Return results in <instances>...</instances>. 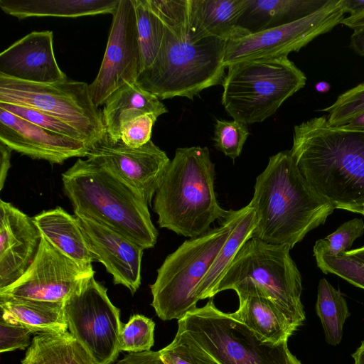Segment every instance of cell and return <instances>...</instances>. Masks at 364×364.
I'll return each instance as SVG.
<instances>
[{
	"mask_svg": "<svg viewBox=\"0 0 364 364\" xmlns=\"http://www.w3.org/2000/svg\"><path fill=\"white\" fill-rule=\"evenodd\" d=\"M112 21L99 72L89 85L94 103L105 104L109 96L126 83H136L141 58L134 0H120Z\"/></svg>",
	"mask_w": 364,
	"mask_h": 364,
	"instance_id": "obj_14",
	"label": "cell"
},
{
	"mask_svg": "<svg viewBox=\"0 0 364 364\" xmlns=\"http://www.w3.org/2000/svg\"><path fill=\"white\" fill-rule=\"evenodd\" d=\"M289 364H302L299 360H298L295 355H294L292 353L290 357V362Z\"/></svg>",
	"mask_w": 364,
	"mask_h": 364,
	"instance_id": "obj_48",
	"label": "cell"
},
{
	"mask_svg": "<svg viewBox=\"0 0 364 364\" xmlns=\"http://www.w3.org/2000/svg\"><path fill=\"white\" fill-rule=\"evenodd\" d=\"M364 233V222L355 218L341 225L333 233L317 240L314 256H340L350 250L354 241Z\"/></svg>",
	"mask_w": 364,
	"mask_h": 364,
	"instance_id": "obj_33",
	"label": "cell"
},
{
	"mask_svg": "<svg viewBox=\"0 0 364 364\" xmlns=\"http://www.w3.org/2000/svg\"><path fill=\"white\" fill-rule=\"evenodd\" d=\"M346 13L354 16L364 12V0H341Z\"/></svg>",
	"mask_w": 364,
	"mask_h": 364,
	"instance_id": "obj_42",
	"label": "cell"
},
{
	"mask_svg": "<svg viewBox=\"0 0 364 364\" xmlns=\"http://www.w3.org/2000/svg\"><path fill=\"white\" fill-rule=\"evenodd\" d=\"M327 112V121L332 126L341 127L364 112V83L340 95L330 106L321 109Z\"/></svg>",
	"mask_w": 364,
	"mask_h": 364,
	"instance_id": "obj_34",
	"label": "cell"
},
{
	"mask_svg": "<svg viewBox=\"0 0 364 364\" xmlns=\"http://www.w3.org/2000/svg\"><path fill=\"white\" fill-rule=\"evenodd\" d=\"M343 254L364 264V246L350 250Z\"/></svg>",
	"mask_w": 364,
	"mask_h": 364,
	"instance_id": "obj_45",
	"label": "cell"
},
{
	"mask_svg": "<svg viewBox=\"0 0 364 364\" xmlns=\"http://www.w3.org/2000/svg\"><path fill=\"white\" fill-rule=\"evenodd\" d=\"M214 180L215 164L206 146L178 148L154 196L159 227L193 238L225 218L229 210L218 202Z\"/></svg>",
	"mask_w": 364,
	"mask_h": 364,
	"instance_id": "obj_3",
	"label": "cell"
},
{
	"mask_svg": "<svg viewBox=\"0 0 364 364\" xmlns=\"http://www.w3.org/2000/svg\"><path fill=\"white\" fill-rule=\"evenodd\" d=\"M86 157L135 190L148 205L171 161L151 140L139 148H131L121 139L112 140L107 133L90 149Z\"/></svg>",
	"mask_w": 364,
	"mask_h": 364,
	"instance_id": "obj_15",
	"label": "cell"
},
{
	"mask_svg": "<svg viewBox=\"0 0 364 364\" xmlns=\"http://www.w3.org/2000/svg\"><path fill=\"white\" fill-rule=\"evenodd\" d=\"M290 151L303 176L336 209L364 208L363 130L314 117L294 127Z\"/></svg>",
	"mask_w": 364,
	"mask_h": 364,
	"instance_id": "obj_1",
	"label": "cell"
},
{
	"mask_svg": "<svg viewBox=\"0 0 364 364\" xmlns=\"http://www.w3.org/2000/svg\"><path fill=\"white\" fill-rule=\"evenodd\" d=\"M120 0H0V8L19 20L29 17L77 18L113 14Z\"/></svg>",
	"mask_w": 364,
	"mask_h": 364,
	"instance_id": "obj_26",
	"label": "cell"
},
{
	"mask_svg": "<svg viewBox=\"0 0 364 364\" xmlns=\"http://www.w3.org/2000/svg\"><path fill=\"white\" fill-rule=\"evenodd\" d=\"M219 227L183 242L168 255L150 286L151 305L163 321L180 319L196 308L195 291L231 232L224 218Z\"/></svg>",
	"mask_w": 364,
	"mask_h": 364,
	"instance_id": "obj_8",
	"label": "cell"
},
{
	"mask_svg": "<svg viewBox=\"0 0 364 364\" xmlns=\"http://www.w3.org/2000/svg\"><path fill=\"white\" fill-rule=\"evenodd\" d=\"M247 4V0H188V38L215 37L227 42L249 35L238 23Z\"/></svg>",
	"mask_w": 364,
	"mask_h": 364,
	"instance_id": "obj_20",
	"label": "cell"
},
{
	"mask_svg": "<svg viewBox=\"0 0 364 364\" xmlns=\"http://www.w3.org/2000/svg\"><path fill=\"white\" fill-rule=\"evenodd\" d=\"M141 58V71L154 62L164 36V23L149 0H134Z\"/></svg>",
	"mask_w": 364,
	"mask_h": 364,
	"instance_id": "obj_30",
	"label": "cell"
},
{
	"mask_svg": "<svg viewBox=\"0 0 364 364\" xmlns=\"http://www.w3.org/2000/svg\"><path fill=\"white\" fill-rule=\"evenodd\" d=\"M0 142L32 159L62 164L85 157L90 147L82 141L48 132L0 108Z\"/></svg>",
	"mask_w": 364,
	"mask_h": 364,
	"instance_id": "obj_17",
	"label": "cell"
},
{
	"mask_svg": "<svg viewBox=\"0 0 364 364\" xmlns=\"http://www.w3.org/2000/svg\"><path fill=\"white\" fill-rule=\"evenodd\" d=\"M51 31H33L15 41L0 54V75L36 83L67 79L53 50Z\"/></svg>",
	"mask_w": 364,
	"mask_h": 364,
	"instance_id": "obj_19",
	"label": "cell"
},
{
	"mask_svg": "<svg viewBox=\"0 0 364 364\" xmlns=\"http://www.w3.org/2000/svg\"><path fill=\"white\" fill-rule=\"evenodd\" d=\"M41 234L33 218L0 200V290L16 282L32 263Z\"/></svg>",
	"mask_w": 364,
	"mask_h": 364,
	"instance_id": "obj_18",
	"label": "cell"
},
{
	"mask_svg": "<svg viewBox=\"0 0 364 364\" xmlns=\"http://www.w3.org/2000/svg\"><path fill=\"white\" fill-rule=\"evenodd\" d=\"M95 260L112 276L114 284L134 294L141 284L144 249L114 229L94 219L74 214Z\"/></svg>",
	"mask_w": 364,
	"mask_h": 364,
	"instance_id": "obj_16",
	"label": "cell"
},
{
	"mask_svg": "<svg viewBox=\"0 0 364 364\" xmlns=\"http://www.w3.org/2000/svg\"><path fill=\"white\" fill-rule=\"evenodd\" d=\"M62 182L74 214L105 224L144 250L154 247L158 232L148 203L109 170L87 159H78L62 173Z\"/></svg>",
	"mask_w": 364,
	"mask_h": 364,
	"instance_id": "obj_4",
	"label": "cell"
},
{
	"mask_svg": "<svg viewBox=\"0 0 364 364\" xmlns=\"http://www.w3.org/2000/svg\"><path fill=\"white\" fill-rule=\"evenodd\" d=\"M158 117L143 114L124 124L121 128L120 139L131 148H139L151 140L152 128Z\"/></svg>",
	"mask_w": 364,
	"mask_h": 364,
	"instance_id": "obj_37",
	"label": "cell"
},
{
	"mask_svg": "<svg viewBox=\"0 0 364 364\" xmlns=\"http://www.w3.org/2000/svg\"><path fill=\"white\" fill-rule=\"evenodd\" d=\"M21 364H97L69 331L34 336Z\"/></svg>",
	"mask_w": 364,
	"mask_h": 364,
	"instance_id": "obj_28",
	"label": "cell"
},
{
	"mask_svg": "<svg viewBox=\"0 0 364 364\" xmlns=\"http://www.w3.org/2000/svg\"><path fill=\"white\" fill-rule=\"evenodd\" d=\"M254 190L249 203L257 217L252 237L291 249L336 209L303 176L290 150L269 157Z\"/></svg>",
	"mask_w": 364,
	"mask_h": 364,
	"instance_id": "obj_2",
	"label": "cell"
},
{
	"mask_svg": "<svg viewBox=\"0 0 364 364\" xmlns=\"http://www.w3.org/2000/svg\"><path fill=\"white\" fill-rule=\"evenodd\" d=\"M226 219L231 232L196 289L195 297L198 301L212 298L214 289L242 246L252 237L257 225L255 211L249 204L237 210H229Z\"/></svg>",
	"mask_w": 364,
	"mask_h": 364,
	"instance_id": "obj_25",
	"label": "cell"
},
{
	"mask_svg": "<svg viewBox=\"0 0 364 364\" xmlns=\"http://www.w3.org/2000/svg\"><path fill=\"white\" fill-rule=\"evenodd\" d=\"M0 102L43 112L77 130L92 148L107 133L102 111L94 103L89 85L68 78L36 83L0 75Z\"/></svg>",
	"mask_w": 364,
	"mask_h": 364,
	"instance_id": "obj_10",
	"label": "cell"
},
{
	"mask_svg": "<svg viewBox=\"0 0 364 364\" xmlns=\"http://www.w3.org/2000/svg\"><path fill=\"white\" fill-rule=\"evenodd\" d=\"M12 150L0 142V190H2L8 171L11 168V156Z\"/></svg>",
	"mask_w": 364,
	"mask_h": 364,
	"instance_id": "obj_40",
	"label": "cell"
},
{
	"mask_svg": "<svg viewBox=\"0 0 364 364\" xmlns=\"http://www.w3.org/2000/svg\"><path fill=\"white\" fill-rule=\"evenodd\" d=\"M353 30L350 47L356 54L364 57V26L356 27Z\"/></svg>",
	"mask_w": 364,
	"mask_h": 364,
	"instance_id": "obj_41",
	"label": "cell"
},
{
	"mask_svg": "<svg viewBox=\"0 0 364 364\" xmlns=\"http://www.w3.org/2000/svg\"><path fill=\"white\" fill-rule=\"evenodd\" d=\"M341 24H343L352 29L358 26H364V12L357 15L345 17L341 21Z\"/></svg>",
	"mask_w": 364,
	"mask_h": 364,
	"instance_id": "obj_43",
	"label": "cell"
},
{
	"mask_svg": "<svg viewBox=\"0 0 364 364\" xmlns=\"http://www.w3.org/2000/svg\"><path fill=\"white\" fill-rule=\"evenodd\" d=\"M225 48L223 39L208 37L192 41L186 27L164 23L159 52L152 64L139 73L136 83L159 100H193L203 90L223 84Z\"/></svg>",
	"mask_w": 364,
	"mask_h": 364,
	"instance_id": "obj_5",
	"label": "cell"
},
{
	"mask_svg": "<svg viewBox=\"0 0 364 364\" xmlns=\"http://www.w3.org/2000/svg\"><path fill=\"white\" fill-rule=\"evenodd\" d=\"M238 298L239 307L231 316L263 341L281 344L298 329L270 299L257 293L242 294Z\"/></svg>",
	"mask_w": 364,
	"mask_h": 364,
	"instance_id": "obj_22",
	"label": "cell"
},
{
	"mask_svg": "<svg viewBox=\"0 0 364 364\" xmlns=\"http://www.w3.org/2000/svg\"><path fill=\"white\" fill-rule=\"evenodd\" d=\"M249 136L247 125L237 120L217 119L214 129V146L232 160L237 158Z\"/></svg>",
	"mask_w": 364,
	"mask_h": 364,
	"instance_id": "obj_35",
	"label": "cell"
},
{
	"mask_svg": "<svg viewBox=\"0 0 364 364\" xmlns=\"http://www.w3.org/2000/svg\"><path fill=\"white\" fill-rule=\"evenodd\" d=\"M352 357L354 360V364H364V340L352 354Z\"/></svg>",
	"mask_w": 364,
	"mask_h": 364,
	"instance_id": "obj_46",
	"label": "cell"
},
{
	"mask_svg": "<svg viewBox=\"0 0 364 364\" xmlns=\"http://www.w3.org/2000/svg\"><path fill=\"white\" fill-rule=\"evenodd\" d=\"M288 245L252 237L240 248L214 289L212 297L232 289L237 296L257 293L272 300L297 328L306 319L301 274Z\"/></svg>",
	"mask_w": 364,
	"mask_h": 364,
	"instance_id": "obj_6",
	"label": "cell"
},
{
	"mask_svg": "<svg viewBox=\"0 0 364 364\" xmlns=\"http://www.w3.org/2000/svg\"><path fill=\"white\" fill-rule=\"evenodd\" d=\"M69 332L97 364H112L117 358L122 322L120 310L110 301L107 289L92 277L64 303Z\"/></svg>",
	"mask_w": 364,
	"mask_h": 364,
	"instance_id": "obj_11",
	"label": "cell"
},
{
	"mask_svg": "<svg viewBox=\"0 0 364 364\" xmlns=\"http://www.w3.org/2000/svg\"><path fill=\"white\" fill-rule=\"evenodd\" d=\"M32 332L26 327L0 318V353L25 349L31 345Z\"/></svg>",
	"mask_w": 364,
	"mask_h": 364,
	"instance_id": "obj_38",
	"label": "cell"
},
{
	"mask_svg": "<svg viewBox=\"0 0 364 364\" xmlns=\"http://www.w3.org/2000/svg\"><path fill=\"white\" fill-rule=\"evenodd\" d=\"M227 68L222 105L234 120L247 125L273 115L306 81L287 57L239 61Z\"/></svg>",
	"mask_w": 364,
	"mask_h": 364,
	"instance_id": "obj_7",
	"label": "cell"
},
{
	"mask_svg": "<svg viewBox=\"0 0 364 364\" xmlns=\"http://www.w3.org/2000/svg\"><path fill=\"white\" fill-rule=\"evenodd\" d=\"M341 0H329L317 11L294 22L226 42L224 63L287 57L316 37L331 31L345 18Z\"/></svg>",
	"mask_w": 364,
	"mask_h": 364,
	"instance_id": "obj_12",
	"label": "cell"
},
{
	"mask_svg": "<svg viewBox=\"0 0 364 364\" xmlns=\"http://www.w3.org/2000/svg\"><path fill=\"white\" fill-rule=\"evenodd\" d=\"M102 116L107 134L114 141L120 139L122 127L143 114L156 117L168 112L166 106L153 94L136 83H126L105 101Z\"/></svg>",
	"mask_w": 364,
	"mask_h": 364,
	"instance_id": "obj_23",
	"label": "cell"
},
{
	"mask_svg": "<svg viewBox=\"0 0 364 364\" xmlns=\"http://www.w3.org/2000/svg\"><path fill=\"white\" fill-rule=\"evenodd\" d=\"M159 351L165 364H220L191 337L178 331L173 341Z\"/></svg>",
	"mask_w": 364,
	"mask_h": 364,
	"instance_id": "obj_32",
	"label": "cell"
},
{
	"mask_svg": "<svg viewBox=\"0 0 364 364\" xmlns=\"http://www.w3.org/2000/svg\"><path fill=\"white\" fill-rule=\"evenodd\" d=\"M41 236L87 270H93L94 257L77 219L61 207L44 210L33 217Z\"/></svg>",
	"mask_w": 364,
	"mask_h": 364,
	"instance_id": "obj_21",
	"label": "cell"
},
{
	"mask_svg": "<svg viewBox=\"0 0 364 364\" xmlns=\"http://www.w3.org/2000/svg\"><path fill=\"white\" fill-rule=\"evenodd\" d=\"M343 127L347 129L363 130L364 131V112L351 119Z\"/></svg>",
	"mask_w": 364,
	"mask_h": 364,
	"instance_id": "obj_44",
	"label": "cell"
},
{
	"mask_svg": "<svg viewBox=\"0 0 364 364\" xmlns=\"http://www.w3.org/2000/svg\"><path fill=\"white\" fill-rule=\"evenodd\" d=\"M315 88H316V91H318L319 92H326L330 90L331 86L326 82L323 81V82H319L316 83Z\"/></svg>",
	"mask_w": 364,
	"mask_h": 364,
	"instance_id": "obj_47",
	"label": "cell"
},
{
	"mask_svg": "<svg viewBox=\"0 0 364 364\" xmlns=\"http://www.w3.org/2000/svg\"><path fill=\"white\" fill-rule=\"evenodd\" d=\"M0 108L6 110L17 117L24 119L25 120L48 132L82 141L87 144L85 139L77 130L43 112L23 106L3 102H0Z\"/></svg>",
	"mask_w": 364,
	"mask_h": 364,
	"instance_id": "obj_36",
	"label": "cell"
},
{
	"mask_svg": "<svg viewBox=\"0 0 364 364\" xmlns=\"http://www.w3.org/2000/svg\"><path fill=\"white\" fill-rule=\"evenodd\" d=\"M329 0H247L239 26L249 34L284 26L317 11Z\"/></svg>",
	"mask_w": 364,
	"mask_h": 364,
	"instance_id": "obj_24",
	"label": "cell"
},
{
	"mask_svg": "<svg viewBox=\"0 0 364 364\" xmlns=\"http://www.w3.org/2000/svg\"><path fill=\"white\" fill-rule=\"evenodd\" d=\"M356 213H359V214H361L364 216V208L361 209V210H359L358 211H357Z\"/></svg>",
	"mask_w": 364,
	"mask_h": 364,
	"instance_id": "obj_49",
	"label": "cell"
},
{
	"mask_svg": "<svg viewBox=\"0 0 364 364\" xmlns=\"http://www.w3.org/2000/svg\"><path fill=\"white\" fill-rule=\"evenodd\" d=\"M114 364H165L159 351L129 353Z\"/></svg>",
	"mask_w": 364,
	"mask_h": 364,
	"instance_id": "obj_39",
	"label": "cell"
},
{
	"mask_svg": "<svg viewBox=\"0 0 364 364\" xmlns=\"http://www.w3.org/2000/svg\"><path fill=\"white\" fill-rule=\"evenodd\" d=\"M316 312L321 322L326 342L334 346L338 345L342 341L344 323L350 314L341 292L324 278L318 282Z\"/></svg>",
	"mask_w": 364,
	"mask_h": 364,
	"instance_id": "obj_29",
	"label": "cell"
},
{
	"mask_svg": "<svg viewBox=\"0 0 364 364\" xmlns=\"http://www.w3.org/2000/svg\"><path fill=\"white\" fill-rule=\"evenodd\" d=\"M41 236L37 253L26 271L0 290V297L64 304L94 277Z\"/></svg>",
	"mask_w": 364,
	"mask_h": 364,
	"instance_id": "obj_13",
	"label": "cell"
},
{
	"mask_svg": "<svg viewBox=\"0 0 364 364\" xmlns=\"http://www.w3.org/2000/svg\"><path fill=\"white\" fill-rule=\"evenodd\" d=\"M64 304L0 297L1 317L32 333H60L68 330Z\"/></svg>",
	"mask_w": 364,
	"mask_h": 364,
	"instance_id": "obj_27",
	"label": "cell"
},
{
	"mask_svg": "<svg viewBox=\"0 0 364 364\" xmlns=\"http://www.w3.org/2000/svg\"><path fill=\"white\" fill-rule=\"evenodd\" d=\"M178 331L191 337L220 364H289L287 342L274 344L218 309L210 299L178 320Z\"/></svg>",
	"mask_w": 364,
	"mask_h": 364,
	"instance_id": "obj_9",
	"label": "cell"
},
{
	"mask_svg": "<svg viewBox=\"0 0 364 364\" xmlns=\"http://www.w3.org/2000/svg\"><path fill=\"white\" fill-rule=\"evenodd\" d=\"M154 321L144 315H132L122 323L119 333L120 351L140 353L151 350L154 343Z\"/></svg>",
	"mask_w": 364,
	"mask_h": 364,
	"instance_id": "obj_31",
	"label": "cell"
}]
</instances>
